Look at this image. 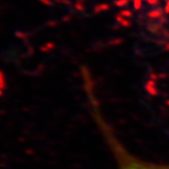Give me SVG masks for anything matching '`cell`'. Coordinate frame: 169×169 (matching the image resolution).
<instances>
[{
    "mask_svg": "<svg viewBox=\"0 0 169 169\" xmlns=\"http://www.w3.org/2000/svg\"><path fill=\"white\" fill-rule=\"evenodd\" d=\"M164 11H165V13L169 15V0H167L166 6H165V9H164Z\"/></svg>",
    "mask_w": 169,
    "mask_h": 169,
    "instance_id": "cell-6",
    "label": "cell"
},
{
    "mask_svg": "<svg viewBox=\"0 0 169 169\" xmlns=\"http://www.w3.org/2000/svg\"><path fill=\"white\" fill-rule=\"evenodd\" d=\"M121 15H124V17H131L132 13H131V11H125V10H124V11L121 12Z\"/></svg>",
    "mask_w": 169,
    "mask_h": 169,
    "instance_id": "cell-7",
    "label": "cell"
},
{
    "mask_svg": "<svg viewBox=\"0 0 169 169\" xmlns=\"http://www.w3.org/2000/svg\"><path fill=\"white\" fill-rule=\"evenodd\" d=\"M166 1H167V0H166Z\"/></svg>",
    "mask_w": 169,
    "mask_h": 169,
    "instance_id": "cell-9",
    "label": "cell"
},
{
    "mask_svg": "<svg viewBox=\"0 0 169 169\" xmlns=\"http://www.w3.org/2000/svg\"><path fill=\"white\" fill-rule=\"evenodd\" d=\"M163 15V10L161 9H157V10H154V11L149 12L148 13V17L149 18H153V19H156V18H159Z\"/></svg>",
    "mask_w": 169,
    "mask_h": 169,
    "instance_id": "cell-2",
    "label": "cell"
},
{
    "mask_svg": "<svg viewBox=\"0 0 169 169\" xmlns=\"http://www.w3.org/2000/svg\"><path fill=\"white\" fill-rule=\"evenodd\" d=\"M127 2H129V0H118V1L115 2V5L118 7H123V6H125V5H127Z\"/></svg>",
    "mask_w": 169,
    "mask_h": 169,
    "instance_id": "cell-3",
    "label": "cell"
},
{
    "mask_svg": "<svg viewBox=\"0 0 169 169\" xmlns=\"http://www.w3.org/2000/svg\"><path fill=\"white\" fill-rule=\"evenodd\" d=\"M147 3L150 6H156L158 3V0H147Z\"/></svg>",
    "mask_w": 169,
    "mask_h": 169,
    "instance_id": "cell-5",
    "label": "cell"
},
{
    "mask_svg": "<svg viewBox=\"0 0 169 169\" xmlns=\"http://www.w3.org/2000/svg\"><path fill=\"white\" fill-rule=\"evenodd\" d=\"M83 90L86 93V102L96 127L102 136L104 144L110 149L117 169H169V164H158L140 158L125 146L114 127L106 120L101 109V103L96 93L93 83L90 77L83 78Z\"/></svg>",
    "mask_w": 169,
    "mask_h": 169,
    "instance_id": "cell-1",
    "label": "cell"
},
{
    "mask_svg": "<svg viewBox=\"0 0 169 169\" xmlns=\"http://www.w3.org/2000/svg\"><path fill=\"white\" fill-rule=\"evenodd\" d=\"M142 1H143V0H134V8L136 9V10H138V9L140 8Z\"/></svg>",
    "mask_w": 169,
    "mask_h": 169,
    "instance_id": "cell-4",
    "label": "cell"
},
{
    "mask_svg": "<svg viewBox=\"0 0 169 169\" xmlns=\"http://www.w3.org/2000/svg\"><path fill=\"white\" fill-rule=\"evenodd\" d=\"M146 1H147V0H146Z\"/></svg>",
    "mask_w": 169,
    "mask_h": 169,
    "instance_id": "cell-8",
    "label": "cell"
}]
</instances>
